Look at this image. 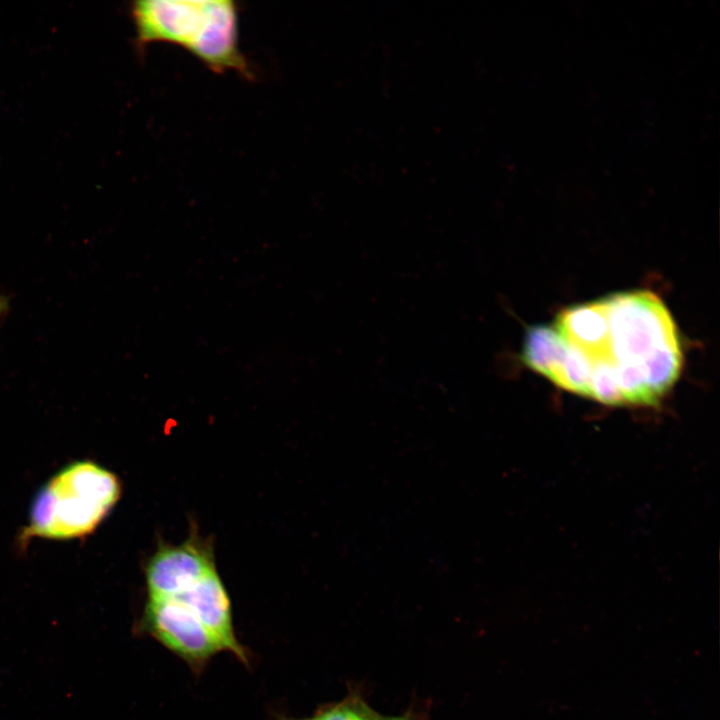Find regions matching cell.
Masks as SVG:
<instances>
[{"mask_svg":"<svg viewBox=\"0 0 720 720\" xmlns=\"http://www.w3.org/2000/svg\"><path fill=\"white\" fill-rule=\"evenodd\" d=\"M520 361L569 392L622 406H654L680 376V336L647 290L610 294L526 329Z\"/></svg>","mask_w":720,"mask_h":720,"instance_id":"cell-1","label":"cell"},{"mask_svg":"<svg viewBox=\"0 0 720 720\" xmlns=\"http://www.w3.org/2000/svg\"><path fill=\"white\" fill-rule=\"evenodd\" d=\"M136 45L166 42L187 50L215 73L254 72L239 46V8L233 0H139L130 6Z\"/></svg>","mask_w":720,"mask_h":720,"instance_id":"cell-2","label":"cell"},{"mask_svg":"<svg viewBox=\"0 0 720 720\" xmlns=\"http://www.w3.org/2000/svg\"><path fill=\"white\" fill-rule=\"evenodd\" d=\"M120 494V482L109 470L90 461L72 463L39 490L21 537L85 536L101 523Z\"/></svg>","mask_w":720,"mask_h":720,"instance_id":"cell-3","label":"cell"},{"mask_svg":"<svg viewBox=\"0 0 720 720\" xmlns=\"http://www.w3.org/2000/svg\"><path fill=\"white\" fill-rule=\"evenodd\" d=\"M139 627L194 668L204 666L223 650L191 610L176 598L149 599Z\"/></svg>","mask_w":720,"mask_h":720,"instance_id":"cell-4","label":"cell"},{"mask_svg":"<svg viewBox=\"0 0 720 720\" xmlns=\"http://www.w3.org/2000/svg\"><path fill=\"white\" fill-rule=\"evenodd\" d=\"M215 569L212 551L195 537L177 545H162L146 566L149 599L177 598Z\"/></svg>","mask_w":720,"mask_h":720,"instance_id":"cell-5","label":"cell"},{"mask_svg":"<svg viewBox=\"0 0 720 720\" xmlns=\"http://www.w3.org/2000/svg\"><path fill=\"white\" fill-rule=\"evenodd\" d=\"M176 599L191 610L223 650L247 663L246 651L234 632L230 599L216 569Z\"/></svg>","mask_w":720,"mask_h":720,"instance_id":"cell-6","label":"cell"},{"mask_svg":"<svg viewBox=\"0 0 720 720\" xmlns=\"http://www.w3.org/2000/svg\"><path fill=\"white\" fill-rule=\"evenodd\" d=\"M377 716L360 704H340L318 714L312 720H376Z\"/></svg>","mask_w":720,"mask_h":720,"instance_id":"cell-7","label":"cell"},{"mask_svg":"<svg viewBox=\"0 0 720 720\" xmlns=\"http://www.w3.org/2000/svg\"><path fill=\"white\" fill-rule=\"evenodd\" d=\"M8 303L5 298H0V319L6 314Z\"/></svg>","mask_w":720,"mask_h":720,"instance_id":"cell-8","label":"cell"},{"mask_svg":"<svg viewBox=\"0 0 720 720\" xmlns=\"http://www.w3.org/2000/svg\"><path fill=\"white\" fill-rule=\"evenodd\" d=\"M376 720H404V719H382V718L377 717Z\"/></svg>","mask_w":720,"mask_h":720,"instance_id":"cell-9","label":"cell"}]
</instances>
